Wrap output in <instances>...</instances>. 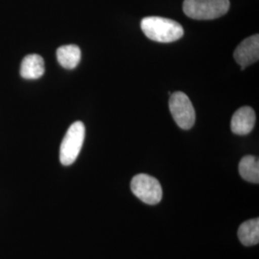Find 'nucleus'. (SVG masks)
I'll return each mask as SVG.
<instances>
[{
  "label": "nucleus",
  "instance_id": "obj_1",
  "mask_svg": "<svg viewBox=\"0 0 259 259\" xmlns=\"http://www.w3.org/2000/svg\"><path fill=\"white\" fill-rule=\"evenodd\" d=\"M140 26L146 37L157 42H173L184 36V28L173 19L147 17L141 20Z\"/></svg>",
  "mask_w": 259,
  "mask_h": 259
},
{
  "label": "nucleus",
  "instance_id": "obj_2",
  "mask_svg": "<svg viewBox=\"0 0 259 259\" xmlns=\"http://www.w3.org/2000/svg\"><path fill=\"white\" fill-rule=\"evenodd\" d=\"M230 5V0H185L183 9L190 19L211 20L226 15Z\"/></svg>",
  "mask_w": 259,
  "mask_h": 259
},
{
  "label": "nucleus",
  "instance_id": "obj_3",
  "mask_svg": "<svg viewBox=\"0 0 259 259\" xmlns=\"http://www.w3.org/2000/svg\"><path fill=\"white\" fill-rule=\"evenodd\" d=\"M84 135V125L81 121H76L68 128L60 148V160L63 165H71L77 159L83 146Z\"/></svg>",
  "mask_w": 259,
  "mask_h": 259
},
{
  "label": "nucleus",
  "instance_id": "obj_4",
  "mask_svg": "<svg viewBox=\"0 0 259 259\" xmlns=\"http://www.w3.org/2000/svg\"><path fill=\"white\" fill-rule=\"evenodd\" d=\"M169 109L177 125L183 130L191 129L194 126L196 113L188 96L182 92L170 95Z\"/></svg>",
  "mask_w": 259,
  "mask_h": 259
},
{
  "label": "nucleus",
  "instance_id": "obj_5",
  "mask_svg": "<svg viewBox=\"0 0 259 259\" xmlns=\"http://www.w3.org/2000/svg\"><path fill=\"white\" fill-rule=\"evenodd\" d=\"M132 192L145 204H157L161 201L162 188L156 178L147 174L134 177L131 183Z\"/></svg>",
  "mask_w": 259,
  "mask_h": 259
},
{
  "label": "nucleus",
  "instance_id": "obj_6",
  "mask_svg": "<svg viewBox=\"0 0 259 259\" xmlns=\"http://www.w3.org/2000/svg\"><path fill=\"white\" fill-rule=\"evenodd\" d=\"M234 59L244 70L259 59V36L257 34L244 39L234 51Z\"/></svg>",
  "mask_w": 259,
  "mask_h": 259
},
{
  "label": "nucleus",
  "instance_id": "obj_7",
  "mask_svg": "<svg viewBox=\"0 0 259 259\" xmlns=\"http://www.w3.org/2000/svg\"><path fill=\"white\" fill-rule=\"evenodd\" d=\"M255 112L250 107H242L235 111L231 122L232 133L239 136L250 134L255 125Z\"/></svg>",
  "mask_w": 259,
  "mask_h": 259
},
{
  "label": "nucleus",
  "instance_id": "obj_8",
  "mask_svg": "<svg viewBox=\"0 0 259 259\" xmlns=\"http://www.w3.org/2000/svg\"><path fill=\"white\" fill-rule=\"evenodd\" d=\"M46 71L45 61L39 55H28L23 59L20 66V75L27 80L40 78Z\"/></svg>",
  "mask_w": 259,
  "mask_h": 259
},
{
  "label": "nucleus",
  "instance_id": "obj_9",
  "mask_svg": "<svg viewBox=\"0 0 259 259\" xmlns=\"http://www.w3.org/2000/svg\"><path fill=\"white\" fill-rule=\"evenodd\" d=\"M59 64L66 69H73L81 61V50L75 45L59 47L57 50Z\"/></svg>",
  "mask_w": 259,
  "mask_h": 259
},
{
  "label": "nucleus",
  "instance_id": "obj_10",
  "mask_svg": "<svg viewBox=\"0 0 259 259\" xmlns=\"http://www.w3.org/2000/svg\"><path fill=\"white\" fill-rule=\"evenodd\" d=\"M238 238L244 246H254L259 242V219L245 221L239 227Z\"/></svg>",
  "mask_w": 259,
  "mask_h": 259
},
{
  "label": "nucleus",
  "instance_id": "obj_11",
  "mask_svg": "<svg viewBox=\"0 0 259 259\" xmlns=\"http://www.w3.org/2000/svg\"><path fill=\"white\" fill-rule=\"evenodd\" d=\"M239 173L245 181L252 184H258V158L253 156H246L243 157L239 162Z\"/></svg>",
  "mask_w": 259,
  "mask_h": 259
}]
</instances>
